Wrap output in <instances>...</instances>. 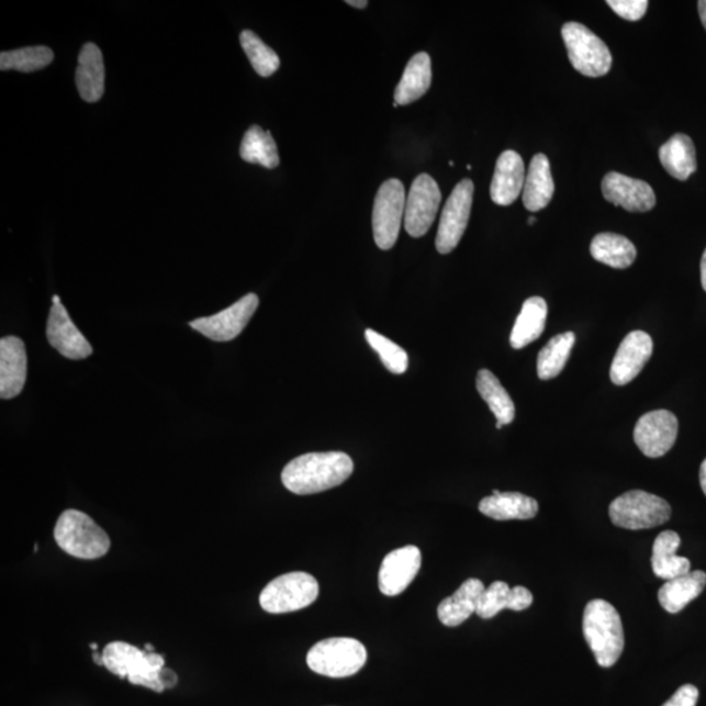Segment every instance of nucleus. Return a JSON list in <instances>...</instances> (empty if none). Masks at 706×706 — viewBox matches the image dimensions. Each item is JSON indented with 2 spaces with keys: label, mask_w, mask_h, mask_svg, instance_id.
Segmentation results:
<instances>
[{
  "label": "nucleus",
  "mask_w": 706,
  "mask_h": 706,
  "mask_svg": "<svg viewBox=\"0 0 706 706\" xmlns=\"http://www.w3.org/2000/svg\"><path fill=\"white\" fill-rule=\"evenodd\" d=\"M352 472L354 461L346 452H310L285 466L282 482L296 495H314L345 483Z\"/></svg>",
  "instance_id": "nucleus-1"
},
{
  "label": "nucleus",
  "mask_w": 706,
  "mask_h": 706,
  "mask_svg": "<svg viewBox=\"0 0 706 706\" xmlns=\"http://www.w3.org/2000/svg\"><path fill=\"white\" fill-rule=\"evenodd\" d=\"M582 629L599 666H614L624 650V629L620 615L612 603L603 599L589 602Z\"/></svg>",
  "instance_id": "nucleus-2"
},
{
  "label": "nucleus",
  "mask_w": 706,
  "mask_h": 706,
  "mask_svg": "<svg viewBox=\"0 0 706 706\" xmlns=\"http://www.w3.org/2000/svg\"><path fill=\"white\" fill-rule=\"evenodd\" d=\"M102 660L112 674L127 677L132 684L142 685L157 694L166 690L159 677L160 670L166 668V660L160 654L148 653L132 643L114 641L108 643L102 651Z\"/></svg>",
  "instance_id": "nucleus-3"
},
{
  "label": "nucleus",
  "mask_w": 706,
  "mask_h": 706,
  "mask_svg": "<svg viewBox=\"0 0 706 706\" xmlns=\"http://www.w3.org/2000/svg\"><path fill=\"white\" fill-rule=\"evenodd\" d=\"M54 538L74 558L93 560L111 550V538L88 514L68 509L60 514Z\"/></svg>",
  "instance_id": "nucleus-4"
},
{
  "label": "nucleus",
  "mask_w": 706,
  "mask_h": 706,
  "mask_svg": "<svg viewBox=\"0 0 706 706\" xmlns=\"http://www.w3.org/2000/svg\"><path fill=\"white\" fill-rule=\"evenodd\" d=\"M367 657V649L359 640L333 637L315 643L307 653L306 663L320 675L347 677L365 668Z\"/></svg>",
  "instance_id": "nucleus-5"
},
{
  "label": "nucleus",
  "mask_w": 706,
  "mask_h": 706,
  "mask_svg": "<svg viewBox=\"0 0 706 706\" xmlns=\"http://www.w3.org/2000/svg\"><path fill=\"white\" fill-rule=\"evenodd\" d=\"M671 506L662 497L646 491H629L609 505V518L615 526L627 530L653 529L666 524Z\"/></svg>",
  "instance_id": "nucleus-6"
},
{
  "label": "nucleus",
  "mask_w": 706,
  "mask_h": 706,
  "mask_svg": "<svg viewBox=\"0 0 706 706\" xmlns=\"http://www.w3.org/2000/svg\"><path fill=\"white\" fill-rule=\"evenodd\" d=\"M320 585L312 574L292 572L279 575L259 595L260 607L270 614H287L306 608L317 601Z\"/></svg>",
  "instance_id": "nucleus-7"
},
{
  "label": "nucleus",
  "mask_w": 706,
  "mask_h": 706,
  "mask_svg": "<svg viewBox=\"0 0 706 706\" xmlns=\"http://www.w3.org/2000/svg\"><path fill=\"white\" fill-rule=\"evenodd\" d=\"M572 66L589 78L605 77L612 70L613 56L603 41L587 26L567 23L561 30Z\"/></svg>",
  "instance_id": "nucleus-8"
},
{
  "label": "nucleus",
  "mask_w": 706,
  "mask_h": 706,
  "mask_svg": "<svg viewBox=\"0 0 706 706\" xmlns=\"http://www.w3.org/2000/svg\"><path fill=\"white\" fill-rule=\"evenodd\" d=\"M406 193L403 183L396 178L381 184L374 199L373 235L381 250H390L400 236L404 211H406Z\"/></svg>",
  "instance_id": "nucleus-9"
},
{
  "label": "nucleus",
  "mask_w": 706,
  "mask_h": 706,
  "mask_svg": "<svg viewBox=\"0 0 706 706\" xmlns=\"http://www.w3.org/2000/svg\"><path fill=\"white\" fill-rule=\"evenodd\" d=\"M472 198L474 183L471 180H462L451 191L442 210L436 237V248L441 255H449L461 242L470 221Z\"/></svg>",
  "instance_id": "nucleus-10"
},
{
  "label": "nucleus",
  "mask_w": 706,
  "mask_h": 706,
  "mask_svg": "<svg viewBox=\"0 0 706 706\" xmlns=\"http://www.w3.org/2000/svg\"><path fill=\"white\" fill-rule=\"evenodd\" d=\"M440 203L441 191L434 178L425 173L417 176L411 187L404 211V226L411 237L419 238L427 235L434 225Z\"/></svg>",
  "instance_id": "nucleus-11"
},
{
  "label": "nucleus",
  "mask_w": 706,
  "mask_h": 706,
  "mask_svg": "<svg viewBox=\"0 0 706 706\" xmlns=\"http://www.w3.org/2000/svg\"><path fill=\"white\" fill-rule=\"evenodd\" d=\"M259 299L256 293H248L226 310L190 322L195 332L214 341L236 339L258 310Z\"/></svg>",
  "instance_id": "nucleus-12"
},
{
  "label": "nucleus",
  "mask_w": 706,
  "mask_h": 706,
  "mask_svg": "<svg viewBox=\"0 0 706 706\" xmlns=\"http://www.w3.org/2000/svg\"><path fill=\"white\" fill-rule=\"evenodd\" d=\"M679 430L676 416L668 410L651 411L637 422L634 437L643 456L660 458L673 449Z\"/></svg>",
  "instance_id": "nucleus-13"
},
{
  "label": "nucleus",
  "mask_w": 706,
  "mask_h": 706,
  "mask_svg": "<svg viewBox=\"0 0 706 706\" xmlns=\"http://www.w3.org/2000/svg\"><path fill=\"white\" fill-rule=\"evenodd\" d=\"M422 567V552L415 546L397 548L383 559L379 586L383 595H400L410 586L419 573Z\"/></svg>",
  "instance_id": "nucleus-14"
},
{
  "label": "nucleus",
  "mask_w": 706,
  "mask_h": 706,
  "mask_svg": "<svg viewBox=\"0 0 706 706\" xmlns=\"http://www.w3.org/2000/svg\"><path fill=\"white\" fill-rule=\"evenodd\" d=\"M47 341L53 348L70 360H83L93 352L92 346L75 326L66 307L53 304L46 327Z\"/></svg>",
  "instance_id": "nucleus-15"
},
{
  "label": "nucleus",
  "mask_w": 706,
  "mask_h": 706,
  "mask_svg": "<svg viewBox=\"0 0 706 706\" xmlns=\"http://www.w3.org/2000/svg\"><path fill=\"white\" fill-rule=\"evenodd\" d=\"M653 354V340L646 332H632L623 339L616 352L609 377L615 385L624 386L641 373Z\"/></svg>",
  "instance_id": "nucleus-16"
},
{
  "label": "nucleus",
  "mask_w": 706,
  "mask_h": 706,
  "mask_svg": "<svg viewBox=\"0 0 706 706\" xmlns=\"http://www.w3.org/2000/svg\"><path fill=\"white\" fill-rule=\"evenodd\" d=\"M602 193L606 201L629 212H648L655 205L654 190L649 183L616 171L603 178Z\"/></svg>",
  "instance_id": "nucleus-17"
},
{
  "label": "nucleus",
  "mask_w": 706,
  "mask_h": 706,
  "mask_svg": "<svg viewBox=\"0 0 706 706\" xmlns=\"http://www.w3.org/2000/svg\"><path fill=\"white\" fill-rule=\"evenodd\" d=\"M26 351L18 337L0 340V396L11 400L23 392L26 381Z\"/></svg>",
  "instance_id": "nucleus-18"
},
{
  "label": "nucleus",
  "mask_w": 706,
  "mask_h": 706,
  "mask_svg": "<svg viewBox=\"0 0 706 706\" xmlns=\"http://www.w3.org/2000/svg\"><path fill=\"white\" fill-rule=\"evenodd\" d=\"M526 173L523 157L516 150L500 155L491 183L492 201L498 205H511L517 201L525 187Z\"/></svg>",
  "instance_id": "nucleus-19"
},
{
  "label": "nucleus",
  "mask_w": 706,
  "mask_h": 706,
  "mask_svg": "<svg viewBox=\"0 0 706 706\" xmlns=\"http://www.w3.org/2000/svg\"><path fill=\"white\" fill-rule=\"evenodd\" d=\"M534 596L524 586L509 587L503 581L493 582L478 601L477 615L482 619H492L503 609L524 612L533 605Z\"/></svg>",
  "instance_id": "nucleus-20"
},
{
  "label": "nucleus",
  "mask_w": 706,
  "mask_h": 706,
  "mask_svg": "<svg viewBox=\"0 0 706 706\" xmlns=\"http://www.w3.org/2000/svg\"><path fill=\"white\" fill-rule=\"evenodd\" d=\"M78 60L75 81L81 99L98 102L105 91V65L100 47L92 43L86 44L81 47Z\"/></svg>",
  "instance_id": "nucleus-21"
},
{
  "label": "nucleus",
  "mask_w": 706,
  "mask_h": 706,
  "mask_svg": "<svg viewBox=\"0 0 706 706\" xmlns=\"http://www.w3.org/2000/svg\"><path fill=\"white\" fill-rule=\"evenodd\" d=\"M479 511L496 520L531 519L537 516L539 505L536 498L523 493L495 490L492 496L482 500Z\"/></svg>",
  "instance_id": "nucleus-22"
},
{
  "label": "nucleus",
  "mask_w": 706,
  "mask_h": 706,
  "mask_svg": "<svg viewBox=\"0 0 706 706\" xmlns=\"http://www.w3.org/2000/svg\"><path fill=\"white\" fill-rule=\"evenodd\" d=\"M484 591L481 580L464 581L455 594L438 605V619L447 627L461 626L472 614H477L478 601Z\"/></svg>",
  "instance_id": "nucleus-23"
},
{
  "label": "nucleus",
  "mask_w": 706,
  "mask_h": 706,
  "mask_svg": "<svg viewBox=\"0 0 706 706\" xmlns=\"http://www.w3.org/2000/svg\"><path fill=\"white\" fill-rule=\"evenodd\" d=\"M432 85V61L428 53L415 54L410 59L400 85L395 88L394 100L397 107L413 104L423 98Z\"/></svg>",
  "instance_id": "nucleus-24"
},
{
  "label": "nucleus",
  "mask_w": 706,
  "mask_h": 706,
  "mask_svg": "<svg viewBox=\"0 0 706 706\" xmlns=\"http://www.w3.org/2000/svg\"><path fill=\"white\" fill-rule=\"evenodd\" d=\"M681 537L675 531H663L654 540L651 568L658 579L673 580L691 572V561L676 557Z\"/></svg>",
  "instance_id": "nucleus-25"
},
{
  "label": "nucleus",
  "mask_w": 706,
  "mask_h": 706,
  "mask_svg": "<svg viewBox=\"0 0 706 706\" xmlns=\"http://www.w3.org/2000/svg\"><path fill=\"white\" fill-rule=\"evenodd\" d=\"M554 193V183L550 161L543 154L533 157L527 171L524 187V204L526 210L537 212L550 204Z\"/></svg>",
  "instance_id": "nucleus-26"
},
{
  "label": "nucleus",
  "mask_w": 706,
  "mask_h": 706,
  "mask_svg": "<svg viewBox=\"0 0 706 706\" xmlns=\"http://www.w3.org/2000/svg\"><path fill=\"white\" fill-rule=\"evenodd\" d=\"M705 585V572H690L681 578L666 581V584L658 592V601L668 613L677 614L703 593Z\"/></svg>",
  "instance_id": "nucleus-27"
},
{
  "label": "nucleus",
  "mask_w": 706,
  "mask_h": 706,
  "mask_svg": "<svg viewBox=\"0 0 706 706\" xmlns=\"http://www.w3.org/2000/svg\"><path fill=\"white\" fill-rule=\"evenodd\" d=\"M660 160L670 176H673L679 181L688 180L697 169L694 142L688 135H674L661 147Z\"/></svg>",
  "instance_id": "nucleus-28"
},
{
  "label": "nucleus",
  "mask_w": 706,
  "mask_h": 706,
  "mask_svg": "<svg viewBox=\"0 0 706 706\" xmlns=\"http://www.w3.org/2000/svg\"><path fill=\"white\" fill-rule=\"evenodd\" d=\"M547 312L548 307L543 299L530 298L525 301L511 334V346L514 349L529 346L543 334Z\"/></svg>",
  "instance_id": "nucleus-29"
},
{
  "label": "nucleus",
  "mask_w": 706,
  "mask_h": 706,
  "mask_svg": "<svg viewBox=\"0 0 706 706\" xmlns=\"http://www.w3.org/2000/svg\"><path fill=\"white\" fill-rule=\"evenodd\" d=\"M591 253L595 260L613 269H628L632 266L637 250L627 237L615 233H601L593 238Z\"/></svg>",
  "instance_id": "nucleus-30"
},
{
  "label": "nucleus",
  "mask_w": 706,
  "mask_h": 706,
  "mask_svg": "<svg viewBox=\"0 0 706 706\" xmlns=\"http://www.w3.org/2000/svg\"><path fill=\"white\" fill-rule=\"evenodd\" d=\"M477 389L485 403L489 404L493 415H495L497 429H502L504 425H508L514 421L516 407H514L512 397L491 370L482 369L478 373Z\"/></svg>",
  "instance_id": "nucleus-31"
},
{
  "label": "nucleus",
  "mask_w": 706,
  "mask_h": 706,
  "mask_svg": "<svg viewBox=\"0 0 706 706\" xmlns=\"http://www.w3.org/2000/svg\"><path fill=\"white\" fill-rule=\"evenodd\" d=\"M239 156L246 163L258 164L267 169L277 168L280 164L276 139L270 132H265L258 125L249 127L245 133Z\"/></svg>",
  "instance_id": "nucleus-32"
},
{
  "label": "nucleus",
  "mask_w": 706,
  "mask_h": 706,
  "mask_svg": "<svg viewBox=\"0 0 706 706\" xmlns=\"http://www.w3.org/2000/svg\"><path fill=\"white\" fill-rule=\"evenodd\" d=\"M575 335L572 332L559 334L547 343L538 356V376L540 380L554 379L567 366L574 346Z\"/></svg>",
  "instance_id": "nucleus-33"
},
{
  "label": "nucleus",
  "mask_w": 706,
  "mask_h": 706,
  "mask_svg": "<svg viewBox=\"0 0 706 706\" xmlns=\"http://www.w3.org/2000/svg\"><path fill=\"white\" fill-rule=\"evenodd\" d=\"M54 53L47 46H30L23 49L2 52L0 54V70H15L20 72H34L49 66Z\"/></svg>",
  "instance_id": "nucleus-34"
},
{
  "label": "nucleus",
  "mask_w": 706,
  "mask_h": 706,
  "mask_svg": "<svg viewBox=\"0 0 706 706\" xmlns=\"http://www.w3.org/2000/svg\"><path fill=\"white\" fill-rule=\"evenodd\" d=\"M246 57L249 58L253 68L262 78H269L276 74L280 67V58L269 45H266L255 32L244 31L239 34Z\"/></svg>",
  "instance_id": "nucleus-35"
},
{
  "label": "nucleus",
  "mask_w": 706,
  "mask_h": 706,
  "mask_svg": "<svg viewBox=\"0 0 706 706\" xmlns=\"http://www.w3.org/2000/svg\"><path fill=\"white\" fill-rule=\"evenodd\" d=\"M366 338L369 346L379 354L382 365L394 374H403L408 368V356L404 349L396 345L393 340L383 337V335L374 330L366 332Z\"/></svg>",
  "instance_id": "nucleus-36"
},
{
  "label": "nucleus",
  "mask_w": 706,
  "mask_h": 706,
  "mask_svg": "<svg viewBox=\"0 0 706 706\" xmlns=\"http://www.w3.org/2000/svg\"><path fill=\"white\" fill-rule=\"evenodd\" d=\"M607 4L628 22H637L646 15L649 3L647 0H608Z\"/></svg>",
  "instance_id": "nucleus-37"
},
{
  "label": "nucleus",
  "mask_w": 706,
  "mask_h": 706,
  "mask_svg": "<svg viewBox=\"0 0 706 706\" xmlns=\"http://www.w3.org/2000/svg\"><path fill=\"white\" fill-rule=\"evenodd\" d=\"M698 701V690L695 685L685 684L679 688L674 696L669 698L662 706H696Z\"/></svg>",
  "instance_id": "nucleus-38"
},
{
  "label": "nucleus",
  "mask_w": 706,
  "mask_h": 706,
  "mask_svg": "<svg viewBox=\"0 0 706 706\" xmlns=\"http://www.w3.org/2000/svg\"><path fill=\"white\" fill-rule=\"evenodd\" d=\"M160 682L164 688H173L178 683V676L173 670L163 668L159 673Z\"/></svg>",
  "instance_id": "nucleus-39"
},
{
  "label": "nucleus",
  "mask_w": 706,
  "mask_h": 706,
  "mask_svg": "<svg viewBox=\"0 0 706 706\" xmlns=\"http://www.w3.org/2000/svg\"><path fill=\"white\" fill-rule=\"evenodd\" d=\"M697 5H698V13H701V19L706 30V0H702V2H698Z\"/></svg>",
  "instance_id": "nucleus-40"
},
{
  "label": "nucleus",
  "mask_w": 706,
  "mask_h": 706,
  "mask_svg": "<svg viewBox=\"0 0 706 706\" xmlns=\"http://www.w3.org/2000/svg\"><path fill=\"white\" fill-rule=\"evenodd\" d=\"M701 485L706 496V459L701 468Z\"/></svg>",
  "instance_id": "nucleus-41"
},
{
  "label": "nucleus",
  "mask_w": 706,
  "mask_h": 706,
  "mask_svg": "<svg viewBox=\"0 0 706 706\" xmlns=\"http://www.w3.org/2000/svg\"><path fill=\"white\" fill-rule=\"evenodd\" d=\"M346 3L355 7V9H366L368 5L367 0H347Z\"/></svg>",
  "instance_id": "nucleus-42"
},
{
  "label": "nucleus",
  "mask_w": 706,
  "mask_h": 706,
  "mask_svg": "<svg viewBox=\"0 0 706 706\" xmlns=\"http://www.w3.org/2000/svg\"><path fill=\"white\" fill-rule=\"evenodd\" d=\"M702 283H703L704 290L706 291V249L704 251V256L702 259Z\"/></svg>",
  "instance_id": "nucleus-43"
},
{
  "label": "nucleus",
  "mask_w": 706,
  "mask_h": 706,
  "mask_svg": "<svg viewBox=\"0 0 706 706\" xmlns=\"http://www.w3.org/2000/svg\"><path fill=\"white\" fill-rule=\"evenodd\" d=\"M93 661L96 664H99V666H104V660H102V654L98 653V651H94L93 653Z\"/></svg>",
  "instance_id": "nucleus-44"
},
{
  "label": "nucleus",
  "mask_w": 706,
  "mask_h": 706,
  "mask_svg": "<svg viewBox=\"0 0 706 706\" xmlns=\"http://www.w3.org/2000/svg\"><path fill=\"white\" fill-rule=\"evenodd\" d=\"M144 648H146L144 650H147L148 653H155V648H154V646H150V643H146V646H144Z\"/></svg>",
  "instance_id": "nucleus-45"
},
{
  "label": "nucleus",
  "mask_w": 706,
  "mask_h": 706,
  "mask_svg": "<svg viewBox=\"0 0 706 706\" xmlns=\"http://www.w3.org/2000/svg\"><path fill=\"white\" fill-rule=\"evenodd\" d=\"M53 304H60V299H59V296H54V298H53Z\"/></svg>",
  "instance_id": "nucleus-46"
},
{
  "label": "nucleus",
  "mask_w": 706,
  "mask_h": 706,
  "mask_svg": "<svg viewBox=\"0 0 706 706\" xmlns=\"http://www.w3.org/2000/svg\"><path fill=\"white\" fill-rule=\"evenodd\" d=\"M91 649H93L94 651H98V643L92 642L91 643Z\"/></svg>",
  "instance_id": "nucleus-47"
},
{
  "label": "nucleus",
  "mask_w": 706,
  "mask_h": 706,
  "mask_svg": "<svg viewBox=\"0 0 706 706\" xmlns=\"http://www.w3.org/2000/svg\"><path fill=\"white\" fill-rule=\"evenodd\" d=\"M536 222H537V218H536V217L531 216V217L529 218V224H530V225H531V224H534V223H536Z\"/></svg>",
  "instance_id": "nucleus-48"
},
{
  "label": "nucleus",
  "mask_w": 706,
  "mask_h": 706,
  "mask_svg": "<svg viewBox=\"0 0 706 706\" xmlns=\"http://www.w3.org/2000/svg\"><path fill=\"white\" fill-rule=\"evenodd\" d=\"M38 551V545L34 546V552Z\"/></svg>",
  "instance_id": "nucleus-49"
}]
</instances>
